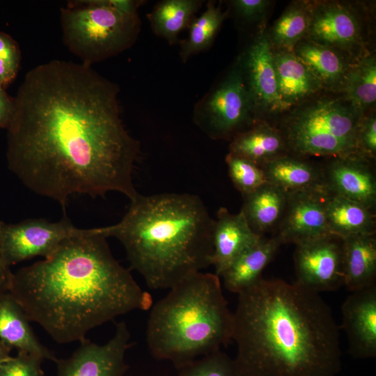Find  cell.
Segmentation results:
<instances>
[{"instance_id": "cell-23", "label": "cell", "mask_w": 376, "mask_h": 376, "mask_svg": "<svg viewBox=\"0 0 376 376\" xmlns=\"http://www.w3.org/2000/svg\"><path fill=\"white\" fill-rule=\"evenodd\" d=\"M266 182L287 193L326 187L323 169L288 154L262 166Z\"/></svg>"}, {"instance_id": "cell-25", "label": "cell", "mask_w": 376, "mask_h": 376, "mask_svg": "<svg viewBox=\"0 0 376 376\" xmlns=\"http://www.w3.org/2000/svg\"><path fill=\"white\" fill-rule=\"evenodd\" d=\"M327 224L330 235L343 240L375 233V218L366 206L331 192L325 201Z\"/></svg>"}, {"instance_id": "cell-15", "label": "cell", "mask_w": 376, "mask_h": 376, "mask_svg": "<svg viewBox=\"0 0 376 376\" xmlns=\"http://www.w3.org/2000/svg\"><path fill=\"white\" fill-rule=\"evenodd\" d=\"M342 307V327L355 359L376 357V285L351 292Z\"/></svg>"}, {"instance_id": "cell-37", "label": "cell", "mask_w": 376, "mask_h": 376, "mask_svg": "<svg viewBox=\"0 0 376 376\" xmlns=\"http://www.w3.org/2000/svg\"><path fill=\"white\" fill-rule=\"evenodd\" d=\"M13 110V98L10 97L0 84V127L6 128Z\"/></svg>"}, {"instance_id": "cell-16", "label": "cell", "mask_w": 376, "mask_h": 376, "mask_svg": "<svg viewBox=\"0 0 376 376\" xmlns=\"http://www.w3.org/2000/svg\"><path fill=\"white\" fill-rule=\"evenodd\" d=\"M323 171L325 186L331 193L373 211L376 205V180L368 158L361 154L336 157Z\"/></svg>"}, {"instance_id": "cell-35", "label": "cell", "mask_w": 376, "mask_h": 376, "mask_svg": "<svg viewBox=\"0 0 376 376\" xmlns=\"http://www.w3.org/2000/svg\"><path fill=\"white\" fill-rule=\"evenodd\" d=\"M271 3L267 0H233L230 1L235 14L246 22L262 20Z\"/></svg>"}, {"instance_id": "cell-38", "label": "cell", "mask_w": 376, "mask_h": 376, "mask_svg": "<svg viewBox=\"0 0 376 376\" xmlns=\"http://www.w3.org/2000/svg\"><path fill=\"white\" fill-rule=\"evenodd\" d=\"M13 272L6 262L0 247V295L9 292Z\"/></svg>"}, {"instance_id": "cell-31", "label": "cell", "mask_w": 376, "mask_h": 376, "mask_svg": "<svg viewBox=\"0 0 376 376\" xmlns=\"http://www.w3.org/2000/svg\"><path fill=\"white\" fill-rule=\"evenodd\" d=\"M226 162L229 177L242 196L267 183L263 168L255 163L230 152L227 154Z\"/></svg>"}, {"instance_id": "cell-19", "label": "cell", "mask_w": 376, "mask_h": 376, "mask_svg": "<svg viewBox=\"0 0 376 376\" xmlns=\"http://www.w3.org/2000/svg\"><path fill=\"white\" fill-rule=\"evenodd\" d=\"M29 322L22 308L9 292L0 295V341L17 352L56 362L57 359L40 343Z\"/></svg>"}, {"instance_id": "cell-21", "label": "cell", "mask_w": 376, "mask_h": 376, "mask_svg": "<svg viewBox=\"0 0 376 376\" xmlns=\"http://www.w3.org/2000/svg\"><path fill=\"white\" fill-rule=\"evenodd\" d=\"M294 54L310 69L324 90L339 92L343 77L355 61L336 49L312 42L300 41Z\"/></svg>"}, {"instance_id": "cell-20", "label": "cell", "mask_w": 376, "mask_h": 376, "mask_svg": "<svg viewBox=\"0 0 376 376\" xmlns=\"http://www.w3.org/2000/svg\"><path fill=\"white\" fill-rule=\"evenodd\" d=\"M288 148L280 129L263 120L237 134L230 141L229 152L262 167L274 159L286 155Z\"/></svg>"}, {"instance_id": "cell-36", "label": "cell", "mask_w": 376, "mask_h": 376, "mask_svg": "<svg viewBox=\"0 0 376 376\" xmlns=\"http://www.w3.org/2000/svg\"><path fill=\"white\" fill-rule=\"evenodd\" d=\"M0 58L6 61L16 72L17 71L20 60L19 49L10 36L1 32Z\"/></svg>"}, {"instance_id": "cell-22", "label": "cell", "mask_w": 376, "mask_h": 376, "mask_svg": "<svg viewBox=\"0 0 376 376\" xmlns=\"http://www.w3.org/2000/svg\"><path fill=\"white\" fill-rule=\"evenodd\" d=\"M344 283L351 292L375 284L376 237L375 234L351 236L343 240Z\"/></svg>"}, {"instance_id": "cell-2", "label": "cell", "mask_w": 376, "mask_h": 376, "mask_svg": "<svg viewBox=\"0 0 376 376\" xmlns=\"http://www.w3.org/2000/svg\"><path fill=\"white\" fill-rule=\"evenodd\" d=\"M107 238L100 228L84 229L13 274L9 293L58 343L81 342L92 329L152 305Z\"/></svg>"}, {"instance_id": "cell-3", "label": "cell", "mask_w": 376, "mask_h": 376, "mask_svg": "<svg viewBox=\"0 0 376 376\" xmlns=\"http://www.w3.org/2000/svg\"><path fill=\"white\" fill-rule=\"evenodd\" d=\"M237 295L231 338L241 376L339 374L338 327L319 293L261 278Z\"/></svg>"}, {"instance_id": "cell-18", "label": "cell", "mask_w": 376, "mask_h": 376, "mask_svg": "<svg viewBox=\"0 0 376 376\" xmlns=\"http://www.w3.org/2000/svg\"><path fill=\"white\" fill-rule=\"evenodd\" d=\"M273 56L281 113L290 111L324 90L293 52L273 49Z\"/></svg>"}, {"instance_id": "cell-9", "label": "cell", "mask_w": 376, "mask_h": 376, "mask_svg": "<svg viewBox=\"0 0 376 376\" xmlns=\"http://www.w3.org/2000/svg\"><path fill=\"white\" fill-rule=\"evenodd\" d=\"M66 217L52 222L29 219L17 224L0 221V247L8 265L51 255L65 240L83 233Z\"/></svg>"}, {"instance_id": "cell-4", "label": "cell", "mask_w": 376, "mask_h": 376, "mask_svg": "<svg viewBox=\"0 0 376 376\" xmlns=\"http://www.w3.org/2000/svg\"><path fill=\"white\" fill-rule=\"evenodd\" d=\"M214 219L196 195L139 194L122 219L100 227L123 246L148 288L171 289L212 265Z\"/></svg>"}, {"instance_id": "cell-14", "label": "cell", "mask_w": 376, "mask_h": 376, "mask_svg": "<svg viewBox=\"0 0 376 376\" xmlns=\"http://www.w3.org/2000/svg\"><path fill=\"white\" fill-rule=\"evenodd\" d=\"M253 100L256 116L281 113L274 65L273 49L262 31L237 59Z\"/></svg>"}, {"instance_id": "cell-10", "label": "cell", "mask_w": 376, "mask_h": 376, "mask_svg": "<svg viewBox=\"0 0 376 376\" xmlns=\"http://www.w3.org/2000/svg\"><path fill=\"white\" fill-rule=\"evenodd\" d=\"M359 13L340 1L311 2L306 39L336 49L357 61L365 54L363 27Z\"/></svg>"}, {"instance_id": "cell-39", "label": "cell", "mask_w": 376, "mask_h": 376, "mask_svg": "<svg viewBox=\"0 0 376 376\" xmlns=\"http://www.w3.org/2000/svg\"><path fill=\"white\" fill-rule=\"evenodd\" d=\"M17 72L3 59L0 58V84L3 86L10 82L16 76Z\"/></svg>"}, {"instance_id": "cell-17", "label": "cell", "mask_w": 376, "mask_h": 376, "mask_svg": "<svg viewBox=\"0 0 376 376\" xmlns=\"http://www.w3.org/2000/svg\"><path fill=\"white\" fill-rule=\"evenodd\" d=\"M263 237L251 228L242 212L233 214L227 208L220 207L212 231V265L214 274L221 276L239 256Z\"/></svg>"}, {"instance_id": "cell-40", "label": "cell", "mask_w": 376, "mask_h": 376, "mask_svg": "<svg viewBox=\"0 0 376 376\" xmlns=\"http://www.w3.org/2000/svg\"><path fill=\"white\" fill-rule=\"evenodd\" d=\"M11 350L12 349L0 341V364L10 357V353Z\"/></svg>"}, {"instance_id": "cell-12", "label": "cell", "mask_w": 376, "mask_h": 376, "mask_svg": "<svg viewBox=\"0 0 376 376\" xmlns=\"http://www.w3.org/2000/svg\"><path fill=\"white\" fill-rule=\"evenodd\" d=\"M68 359L56 361L58 376H123L127 370L125 353L130 347V333L124 322L116 324L113 337L105 344L88 340Z\"/></svg>"}, {"instance_id": "cell-1", "label": "cell", "mask_w": 376, "mask_h": 376, "mask_svg": "<svg viewBox=\"0 0 376 376\" xmlns=\"http://www.w3.org/2000/svg\"><path fill=\"white\" fill-rule=\"evenodd\" d=\"M118 91L83 63L54 60L30 70L6 127L9 169L64 210L75 194L134 200L140 144L123 123Z\"/></svg>"}, {"instance_id": "cell-33", "label": "cell", "mask_w": 376, "mask_h": 376, "mask_svg": "<svg viewBox=\"0 0 376 376\" xmlns=\"http://www.w3.org/2000/svg\"><path fill=\"white\" fill-rule=\"evenodd\" d=\"M42 360L37 355L17 352L0 364V376H44Z\"/></svg>"}, {"instance_id": "cell-32", "label": "cell", "mask_w": 376, "mask_h": 376, "mask_svg": "<svg viewBox=\"0 0 376 376\" xmlns=\"http://www.w3.org/2000/svg\"><path fill=\"white\" fill-rule=\"evenodd\" d=\"M178 376H241L235 360L219 350L181 367Z\"/></svg>"}, {"instance_id": "cell-11", "label": "cell", "mask_w": 376, "mask_h": 376, "mask_svg": "<svg viewBox=\"0 0 376 376\" xmlns=\"http://www.w3.org/2000/svg\"><path fill=\"white\" fill-rule=\"evenodd\" d=\"M296 246L297 283L318 293L343 285L342 239L329 235Z\"/></svg>"}, {"instance_id": "cell-8", "label": "cell", "mask_w": 376, "mask_h": 376, "mask_svg": "<svg viewBox=\"0 0 376 376\" xmlns=\"http://www.w3.org/2000/svg\"><path fill=\"white\" fill-rule=\"evenodd\" d=\"M194 122L210 139H232L258 120L238 61L195 106Z\"/></svg>"}, {"instance_id": "cell-28", "label": "cell", "mask_w": 376, "mask_h": 376, "mask_svg": "<svg viewBox=\"0 0 376 376\" xmlns=\"http://www.w3.org/2000/svg\"><path fill=\"white\" fill-rule=\"evenodd\" d=\"M203 3L198 0H164L148 14L153 32L169 44L178 40L179 34L187 28Z\"/></svg>"}, {"instance_id": "cell-30", "label": "cell", "mask_w": 376, "mask_h": 376, "mask_svg": "<svg viewBox=\"0 0 376 376\" xmlns=\"http://www.w3.org/2000/svg\"><path fill=\"white\" fill-rule=\"evenodd\" d=\"M228 13L214 1L207 2L205 10L190 23L189 36L181 42L180 55L182 61L212 45Z\"/></svg>"}, {"instance_id": "cell-13", "label": "cell", "mask_w": 376, "mask_h": 376, "mask_svg": "<svg viewBox=\"0 0 376 376\" xmlns=\"http://www.w3.org/2000/svg\"><path fill=\"white\" fill-rule=\"evenodd\" d=\"M327 187L288 193L287 206L274 236L281 244L299 243L329 235L325 201Z\"/></svg>"}, {"instance_id": "cell-24", "label": "cell", "mask_w": 376, "mask_h": 376, "mask_svg": "<svg viewBox=\"0 0 376 376\" xmlns=\"http://www.w3.org/2000/svg\"><path fill=\"white\" fill-rule=\"evenodd\" d=\"M281 245L274 236L263 237L258 243L244 251L221 276L226 289L238 294L253 285L262 278L263 269Z\"/></svg>"}, {"instance_id": "cell-29", "label": "cell", "mask_w": 376, "mask_h": 376, "mask_svg": "<svg viewBox=\"0 0 376 376\" xmlns=\"http://www.w3.org/2000/svg\"><path fill=\"white\" fill-rule=\"evenodd\" d=\"M311 3H291L276 19L267 33L274 50L293 51L295 47L306 38L311 21Z\"/></svg>"}, {"instance_id": "cell-34", "label": "cell", "mask_w": 376, "mask_h": 376, "mask_svg": "<svg viewBox=\"0 0 376 376\" xmlns=\"http://www.w3.org/2000/svg\"><path fill=\"white\" fill-rule=\"evenodd\" d=\"M359 152L368 159L376 155V117L371 110L364 115L359 123L358 131Z\"/></svg>"}, {"instance_id": "cell-5", "label": "cell", "mask_w": 376, "mask_h": 376, "mask_svg": "<svg viewBox=\"0 0 376 376\" xmlns=\"http://www.w3.org/2000/svg\"><path fill=\"white\" fill-rule=\"evenodd\" d=\"M233 312L219 276L197 272L170 289L152 307L146 341L152 354L182 367L232 340Z\"/></svg>"}, {"instance_id": "cell-6", "label": "cell", "mask_w": 376, "mask_h": 376, "mask_svg": "<svg viewBox=\"0 0 376 376\" xmlns=\"http://www.w3.org/2000/svg\"><path fill=\"white\" fill-rule=\"evenodd\" d=\"M362 117L342 96H317L291 109L280 130L296 156L342 157L361 154Z\"/></svg>"}, {"instance_id": "cell-26", "label": "cell", "mask_w": 376, "mask_h": 376, "mask_svg": "<svg viewBox=\"0 0 376 376\" xmlns=\"http://www.w3.org/2000/svg\"><path fill=\"white\" fill-rule=\"evenodd\" d=\"M240 210L251 228L263 235L279 226L285 212L288 193L265 183L252 193L243 196Z\"/></svg>"}, {"instance_id": "cell-27", "label": "cell", "mask_w": 376, "mask_h": 376, "mask_svg": "<svg viewBox=\"0 0 376 376\" xmlns=\"http://www.w3.org/2000/svg\"><path fill=\"white\" fill-rule=\"evenodd\" d=\"M338 93L360 116L370 111L376 101L375 54H368L350 65Z\"/></svg>"}, {"instance_id": "cell-7", "label": "cell", "mask_w": 376, "mask_h": 376, "mask_svg": "<svg viewBox=\"0 0 376 376\" xmlns=\"http://www.w3.org/2000/svg\"><path fill=\"white\" fill-rule=\"evenodd\" d=\"M61 19L64 43L90 66L130 47L141 26L138 14L123 13L109 0L70 3L61 9Z\"/></svg>"}]
</instances>
